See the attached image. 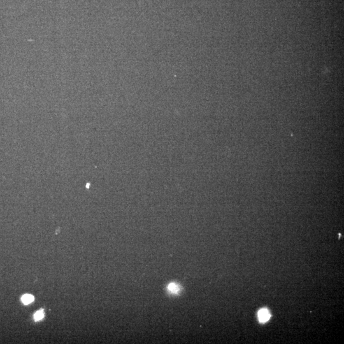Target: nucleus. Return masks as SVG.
Listing matches in <instances>:
<instances>
[{"instance_id":"f257e3e1","label":"nucleus","mask_w":344,"mask_h":344,"mask_svg":"<svg viewBox=\"0 0 344 344\" xmlns=\"http://www.w3.org/2000/svg\"><path fill=\"white\" fill-rule=\"evenodd\" d=\"M258 318L261 323H266L270 318V314L269 311L266 309H263L258 312Z\"/></svg>"},{"instance_id":"f03ea898","label":"nucleus","mask_w":344,"mask_h":344,"mask_svg":"<svg viewBox=\"0 0 344 344\" xmlns=\"http://www.w3.org/2000/svg\"><path fill=\"white\" fill-rule=\"evenodd\" d=\"M34 297L31 294H25L23 297H22V302H23L24 304L28 305L33 302Z\"/></svg>"},{"instance_id":"7ed1b4c3","label":"nucleus","mask_w":344,"mask_h":344,"mask_svg":"<svg viewBox=\"0 0 344 344\" xmlns=\"http://www.w3.org/2000/svg\"><path fill=\"white\" fill-rule=\"evenodd\" d=\"M168 291H170L171 292H172V293L177 294L179 291V287L177 284H175L174 283H171L168 285Z\"/></svg>"},{"instance_id":"20e7f679","label":"nucleus","mask_w":344,"mask_h":344,"mask_svg":"<svg viewBox=\"0 0 344 344\" xmlns=\"http://www.w3.org/2000/svg\"><path fill=\"white\" fill-rule=\"evenodd\" d=\"M44 317V313H43V310H39L36 312L34 315V319L35 321H40L43 319Z\"/></svg>"}]
</instances>
